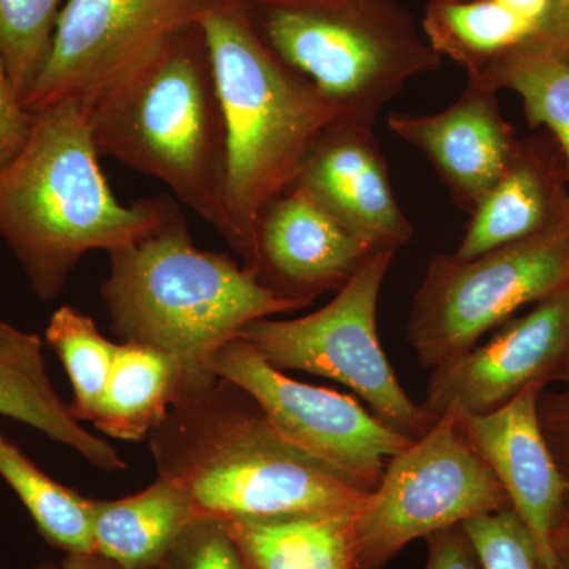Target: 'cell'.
<instances>
[{"label": "cell", "mask_w": 569, "mask_h": 569, "mask_svg": "<svg viewBox=\"0 0 569 569\" xmlns=\"http://www.w3.org/2000/svg\"><path fill=\"white\" fill-rule=\"evenodd\" d=\"M149 445L159 478L189 497L197 519L353 518L369 496L291 443L246 389L222 377L173 403Z\"/></svg>", "instance_id": "obj_1"}, {"label": "cell", "mask_w": 569, "mask_h": 569, "mask_svg": "<svg viewBox=\"0 0 569 569\" xmlns=\"http://www.w3.org/2000/svg\"><path fill=\"white\" fill-rule=\"evenodd\" d=\"M88 112L71 100L37 111L28 141L0 167V238L41 299L61 295L84 254L132 246L179 208L168 194L116 198Z\"/></svg>", "instance_id": "obj_2"}, {"label": "cell", "mask_w": 569, "mask_h": 569, "mask_svg": "<svg viewBox=\"0 0 569 569\" xmlns=\"http://www.w3.org/2000/svg\"><path fill=\"white\" fill-rule=\"evenodd\" d=\"M108 257L102 299L112 332L178 359L183 395L216 380L213 356L247 325L306 307L266 288L230 254L198 249L179 208L159 230Z\"/></svg>", "instance_id": "obj_3"}, {"label": "cell", "mask_w": 569, "mask_h": 569, "mask_svg": "<svg viewBox=\"0 0 569 569\" xmlns=\"http://www.w3.org/2000/svg\"><path fill=\"white\" fill-rule=\"evenodd\" d=\"M201 28L227 127V242L253 272L260 213L290 189L307 152L339 116L269 48L247 0H222Z\"/></svg>", "instance_id": "obj_4"}, {"label": "cell", "mask_w": 569, "mask_h": 569, "mask_svg": "<svg viewBox=\"0 0 569 569\" xmlns=\"http://www.w3.org/2000/svg\"><path fill=\"white\" fill-rule=\"evenodd\" d=\"M88 114L100 157L164 183L228 238L227 127L201 24L114 82Z\"/></svg>", "instance_id": "obj_5"}, {"label": "cell", "mask_w": 569, "mask_h": 569, "mask_svg": "<svg viewBox=\"0 0 569 569\" xmlns=\"http://www.w3.org/2000/svg\"><path fill=\"white\" fill-rule=\"evenodd\" d=\"M266 43L335 108L373 127L378 112L438 54L397 0H247Z\"/></svg>", "instance_id": "obj_6"}, {"label": "cell", "mask_w": 569, "mask_h": 569, "mask_svg": "<svg viewBox=\"0 0 569 569\" xmlns=\"http://www.w3.org/2000/svg\"><path fill=\"white\" fill-rule=\"evenodd\" d=\"M569 284V206L545 230L471 258L440 253L415 296L407 340L419 365L438 369L473 350L516 310Z\"/></svg>", "instance_id": "obj_7"}, {"label": "cell", "mask_w": 569, "mask_h": 569, "mask_svg": "<svg viewBox=\"0 0 569 569\" xmlns=\"http://www.w3.org/2000/svg\"><path fill=\"white\" fill-rule=\"evenodd\" d=\"M397 250H373L365 264L317 312L291 320L261 318L247 325L246 340L279 370H301L350 388L397 432L418 440L433 426L400 387L380 343L378 299Z\"/></svg>", "instance_id": "obj_8"}, {"label": "cell", "mask_w": 569, "mask_h": 569, "mask_svg": "<svg viewBox=\"0 0 569 569\" xmlns=\"http://www.w3.org/2000/svg\"><path fill=\"white\" fill-rule=\"evenodd\" d=\"M509 507L507 493L468 440L459 417L433 426L389 460L351 519L355 569H383L406 546Z\"/></svg>", "instance_id": "obj_9"}, {"label": "cell", "mask_w": 569, "mask_h": 569, "mask_svg": "<svg viewBox=\"0 0 569 569\" xmlns=\"http://www.w3.org/2000/svg\"><path fill=\"white\" fill-rule=\"evenodd\" d=\"M220 2L67 0L50 54L22 104L32 114L67 100L89 110L114 82L201 24Z\"/></svg>", "instance_id": "obj_10"}, {"label": "cell", "mask_w": 569, "mask_h": 569, "mask_svg": "<svg viewBox=\"0 0 569 569\" xmlns=\"http://www.w3.org/2000/svg\"><path fill=\"white\" fill-rule=\"evenodd\" d=\"M211 366L217 377L246 389L291 443L367 493L378 488L389 460L415 441L353 397L284 376L238 337L217 351Z\"/></svg>", "instance_id": "obj_11"}, {"label": "cell", "mask_w": 569, "mask_h": 569, "mask_svg": "<svg viewBox=\"0 0 569 569\" xmlns=\"http://www.w3.org/2000/svg\"><path fill=\"white\" fill-rule=\"evenodd\" d=\"M569 361V284L509 321L485 346L433 369L425 402L430 421L492 413L530 388L563 381Z\"/></svg>", "instance_id": "obj_12"}, {"label": "cell", "mask_w": 569, "mask_h": 569, "mask_svg": "<svg viewBox=\"0 0 569 569\" xmlns=\"http://www.w3.org/2000/svg\"><path fill=\"white\" fill-rule=\"evenodd\" d=\"M290 189L301 190L377 249L399 252L413 236L392 192L373 127L332 122L307 152Z\"/></svg>", "instance_id": "obj_13"}, {"label": "cell", "mask_w": 569, "mask_h": 569, "mask_svg": "<svg viewBox=\"0 0 569 569\" xmlns=\"http://www.w3.org/2000/svg\"><path fill=\"white\" fill-rule=\"evenodd\" d=\"M373 250L301 190L288 189L260 213L253 274L307 307L326 291H339Z\"/></svg>", "instance_id": "obj_14"}, {"label": "cell", "mask_w": 569, "mask_h": 569, "mask_svg": "<svg viewBox=\"0 0 569 569\" xmlns=\"http://www.w3.org/2000/svg\"><path fill=\"white\" fill-rule=\"evenodd\" d=\"M541 391L527 389L492 413L459 421L529 530L542 567L557 569L553 538L567 516V492L539 422Z\"/></svg>", "instance_id": "obj_15"}, {"label": "cell", "mask_w": 569, "mask_h": 569, "mask_svg": "<svg viewBox=\"0 0 569 569\" xmlns=\"http://www.w3.org/2000/svg\"><path fill=\"white\" fill-rule=\"evenodd\" d=\"M389 129L425 153L456 200L473 211L518 152L496 92L468 82L451 107L429 116L392 114Z\"/></svg>", "instance_id": "obj_16"}, {"label": "cell", "mask_w": 569, "mask_h": 569, "mask_svg": "<svg viewBox=\"0 0 569 569\" xmlns=\"http://www.w3.org/2000/svg\"><path fill=\"white\" fill-rule=\"evenodd\" d=\"M0 417L39 430L97 470L112 473L127 468L118 449L86 430L52 387L40 337L6 321H0Z\"/></svg>", "instance_id": "obj_17"}, {"label": "cell", "mask_w": 569, "mask_h": 569, "mask_svg": "<svg viewBox=\"0 0 569 569\" xmlns=\"http://www.w3.org/2000/svg\"><path fill=\"white\" fill-rule=\"evenodd\" d=\"M96 552L129 569H162L197 515L173 482L157 478L121 500H92Z\"/></svg>", "instance_id": "obj_18"}, {"label": "cell", "mask_w": 569, "mask_h": 569, "mask_svg": "<svg viewBox=\"0 0 569 569\" xmlns=\"http://www.w3.org/2000/svg\"><path fill=\"white\" fill-rule=\"evenodd\" d=\"M186 392L178 359L159 348L118 342L92 425L116 440L140 443Z\"/></svg>", "instance_id": "obj_19"}, {"label": "cell", "mask_w": 569, "mask_h": 569, "mask_svg": "<svg viewBox=\"0 0 569 569\" xmlns=\"http://www.w3.org/2000/svg\"><path fill=\"white\" fill-rule=\"evenodd\" d=\"M568 206L569 200L557 198L549 171L518 149L508 170L471 211L462 242L452 254L458 260H471L522 241L548 228Z\"/></svg>", "instance_id": "obj_20"}, {"label": "cell", "mask_w": 569, "mask_h": 569, "mask_svg": "<svg viewBox=\"0 0 569 569\" xmlns=\"http://www.w3.org/2000/svg\"><path fill=\"white\" fill-rule=\"evenodd\" d=\"M348 516L233 520L247 569H355Z\"/></svg>", "instance_id": "obj_21"}, {"label": "cell", "mask_w": 569, "mask_h": 569, "mask_svg": "<svg viewBox=\"0 0 569 569\" xmlns=\"http://www.w3.org/2000/svg\"><path fill=\"white\" fill-rule=\"evenodd\" d=\"M422 32L430 47L478 77L538 39L537 29L493 0H429Z\"/></svg>", "instance_id": "obj_22"}, {"label": "cell", "mask_w": 569, "mask_h": 569, "mask_svg": "<svg viewBox=\"0 0 569 569\" xmlns=\"http://www.w3.org/2000/svg\"><path fill=\"white\" fill-rule=\"evenodd\" d=\"M0 477L17 492L51 545L67 553L96 552L91 498L44 475L3 436H0Z\"/></svg>", "instance_id": "obj_23"}, {"label": "cell", "mask_w": 569, "mask_h": 569, "mask_svg": "<svg viewBox=\"0 0 569 569\" xmlns=\"http://www.w3.org/2000/svg\"><path fill=\"white\" fill-rule=\"evenodd\" d=\"M468 82L493 92L511 89L518 93L529 121L548 127L559 142L569 181V58L529 43Z\"/></svg>", "instance_id": "obj_24"}, {"label": "cell", "mask_w": 569, "mask_h": 569, "mask_svg": "<svg viewBox=\"0 0 569 569\" xmlns=\"http://www.w3.org/2000/svg\"><path fill=\"white\" fill-rule=\"evenodd\" d=\"M47 342L61 359L69 376L73 400L69 403L78 421L96 418L102 400L118 342L107 339L93 323L73 307H59L47 328Z\"/></svg>", "instance_id": "obj_25"}, {"label": "cell", "mask_w": 569, "mask_h": 569, "mask_svg": "<svg viewBox=\"0 0 569 569\" xmlns=\"http://www.w3.org/2000/svg\"><path fill=\"white\" fill-rule=\"evenodd\" d=\"M67 0H0V54L21 100L50 54Z\"/></svg>", "instance_id": "obj_26"}, {"label": "cell", "mask_w": 569, "mask_h": 569, "mask_svg": "<svg viewBox=\"0 0 569 569\" xmlns=\"http://www.w3.org/2000/svg\"><path fill=\"white\" fill-rule=\"evenodd\" d=\"M485 569H545L529 530L511 508L462 523Z\"/></svg>", "instance_id": "obj_27"}, {"label": "cell", "mask_w": 569, "mask_h": 569, "mask_svg": "<svg viewBox=\"0 0 569 569\" xmlns=\"http://www.w3.org/2000/svg\"><path fill=\"white\" fill-rule=\"evenodd\" d=\"M163 569H247L241 550L217 519H194Z\"/></svg>", "instance_id": "obj_28"}, {"label": "cell", "mask_w": 569, "mask_h": 569, "mask_svg": "<svg viewBox=\"0 0 569 569\" xmlns=\"http://www.w3.org/2000/svg\"><path fill=\"white\" fill-rule=\"evenodd\" d=\"M36 114L26 110L0 54V167L9 163L31 134Z\"/></svg>", "instance_id": "obj_29"}, {"label": "cell", "mask_w": 569, "mask_h": 569, "mask_svg": "<svg viewBox=\"0 0 569 569\" xmlns=\"http://www.w3.org/2000/svg\"><path fill=\"white\" fill-rule=\"evenodd\" d=\"M538 415L542 433L563 479L569 519V391L539 392Z\"/></svg>", "instance_id": "obj_30"}, {"label": "cell", "mask_w": 569, "mask_h": 569, "mask_svg": "<svg viewBox=\"0 0 569 569\" xmlns=\"http://www.w3.org/2000/svg\"><path fill=\"white\" fill-rule=\"evenodd\" d=\"M429 561L432 569H485L473 541L462 523L429 535Z\"/></svg>", "instance_id": "obj_31"}, {"label": "cell", "mask_w": 569, "mask_h": 569, "mask_svg": "<svg viewBox=\"0 0 569 569\" xmlns=\"http://www.w3.org/2000/svg\"><path fill=\"white\" fill-rule=\"evenodd\" d=\"M535 43L569 58V0H550L548 20Z\"/></svg>", "instance_id": "obj_32"}, {"label": "cell", "mask_w": 569, "mask_h": 569, "mask_svg": "<svg viewBox=\"0 0 569 569\" xmlns=\"http://www.w3.org/2000/svg\"><path fill=\"white\" fill-rule=\"evenodd\" d=\"M37 569H129L100 553H67L61 563H44ZM163 569V568H162Z\"/></svg>", "instance_id": "obj_33"}, {"label": "cell", "mask_w": 569, "mask_h": 569, "mask_svg": "<svg viewBox=\"0 0 569 569\" xmlns=\"http://www.w3.org/2000/svg\"><path fill=\"white\" fill-rule=\"evenodd\" d=\"M557 569H569V519L565 518L553 538Z\"/></svg>", "instance_id": "obj_34"}, {"label": "cell", "mask_w": 569, "mask_h": 569, "mask_svg": "<svg viewBox=\"0 0 569 569\" xmlns=\"http://www.w3.org/2000/svg\"><path fill=\"white\" fill-rule=\"evenodd\" d=\"M563 383L567 385V389L569 391V361H568L567 370H565Z\"/></svg>", "instance_id": "obj_35"}, {"label": "cell", "mask_w": 569, "mask_h": 569, "mask_svg": "<svg viewBox=\"0 0 569 569\" xmlns=\"http://www.w3.org/2000/svg\"><path fill=\"white\" fill-rule=\"evenodd\" d=\"M426 569H432V568H430V567H427Z\"/></svg>", "instance_id": "obj_36"}]
</instances>
